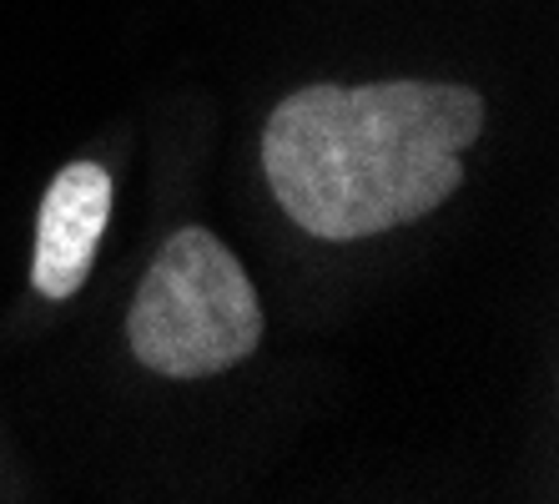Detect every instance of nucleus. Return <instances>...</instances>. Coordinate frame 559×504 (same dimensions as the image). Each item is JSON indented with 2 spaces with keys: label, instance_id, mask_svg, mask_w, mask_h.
<instances>
[{
  "label": "nucleus",
  "instance_id": "7ed1b4c3",
  "mask_svg": "<svg viewBox=\"0 0 559 504\" xmlns=\"http://www.w3.org/2000/svg\"><path fill=\"white\" fill-rule=\"evenodd\" d=\"M111 172L102 162H66L51 177L36 212V253H31V288L51 303H66L86 288L111 222Z\"/></svg>",
  "mask_w": 559,
  "mask_h": 504
},
{
  "label": "nucleus",
  "instance_id": "f03ea898",
  "mask_svg": "<svg viewBox=\"0 0 559 504\" xmlns=\"http://www.w3.org/2000/svg\"><path fill=\"white\" fill-rule=\"evenodd\" d=\"M262 303L237 253L207 227H177L127 308V343L146 374L217 378L258 353Z\"/></svg>",
  "mask_w": 559,
  "mask_h": 504
},
{
  "label": "nucleus",
  "instance_id": "f257e3e1",
  "mask_svg": "<svg viewBox=\"0 0 559 504\" xmlns=\"http://www.w3.org/2000/svg\"><path fill=\"white\" fill-rule=\"evenodd\" d=\"M484 96L454 81H368L287 91L262 127V177L293 227L358 243L424 222L464 187Z\"/></svg>",
  "mask_w": 559,
  "mask_h": 504
}]
</instances>
